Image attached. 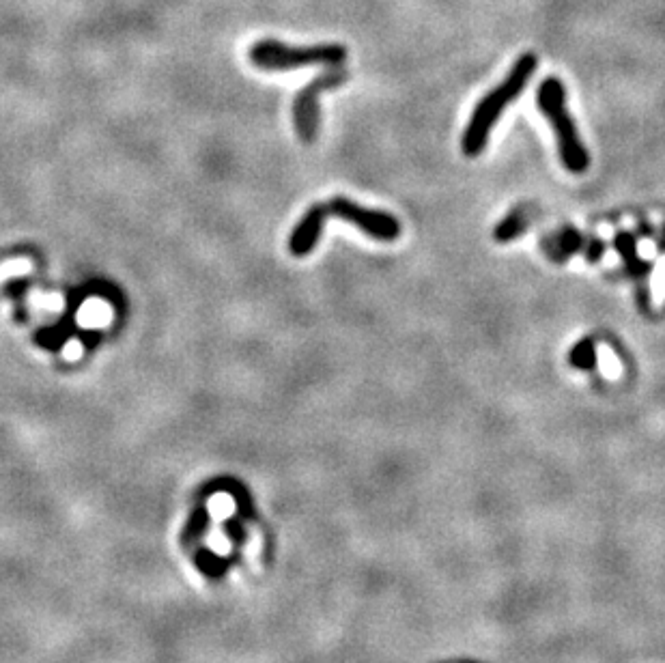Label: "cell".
<instances>
[{"label":"cell","mask_w":665,"mask_h":663,"mask_svg":"<svg viewBox=\"0 0 665 663\" xmlns=\"http://www.w3.org/2000/svg\"><path fill=\"white\" fill-rule=\"evenodd\" d=\"M347 80L345 69H334V72H328L313 80L310 84L297 93L295 102H293V117H295V130L300 134L304 143H313V138L317 134V121H319V108H317V95L338 87Z\"/></svg>","instance_id":"cell-5"},{"label":"cell","mask_w":665,"mask_h":663,"mask_svg":"<svg viewBox=\"0 0 665 663\" xmlns=\"http://www.w3.org/2000/svg\"><path fill=\"white\" fill-rule=\"evenodd\" d=\"M614 246L620 252V257L625 259V265H627V270H629L631 276L638 278V276H644L650 270V265L646 261H642L640 255H638V248H635L633 235L618 233Z\"/></svg>","instance_id":"cell-8"},{"label":"cell","mask_w":665,"mask_h":663,"mask_svg":"<svg viewBox=\"0 0 665 663\" xmlns=\"http://www.w3.org/2000/svg\"><path fill=\"white\" fill-rule=\"evenodd\" d=\"M536 67H539V59H536V54L526 52L519 56V61L513 65L511 74L506 76V80L500 84V87H495L485 100H480V104L476 106L474 115L470 119L468 130L463 134V151L465 155H478L487 147V140L491 134L493 123L502 117V112L506 110V106L511 104L513 100L523 93L526 89L528 80L534 76Z\"/></svg>","instance_id":"cell-2"},{"label":"cell","mask_w":665,"mask_h":663,"mask_svg":"<svg viewBox=\"0 0 665 663\" xmlns=\"http://www.w3.org/2000/svg\"><path fill=\"white\" fill-rule=\"evenodd\" d=\"M528 224H530V211L528 209H513L511 214H508L500 224L498 229H495V239H498L500 244L506 242H513L519 235H523L528 231Z\"/></svg>","instance_id":"cell-7"},{"label":"cell","mask_w":665,"mask_h":663,"mask_svg":"<svg viewBox=\"0 0 665 663\" xmlns=\"http://www.w3.org/2000/svg\"><path fill=\"white\" fill-rule=\"evenodd\" d=\"M330 216L351 222L353 227H358L362 233L373 239H379V242H394V239H399L401 235V224L394 216L384 214V211L364 209L349 199H343V196H336L330 203H321L308 209L306 216L297 224L289 239V250L295 257H306L308 252L315 250L321 237L323 222Z\"/></svg>","instance_id":"cell-1"},{"label":"cell","mask_w":665,"mask_h":663,"mask_svg":"<svg viewBox=\"0 0 665 663\" xmlns=\"http://www.w3.org/2000/svg\"><path fill=\"white\" fill-rule=\"evenodd\" d=\"M603 242H592V244H586V255H588V261H597L601 255H603Z\"/></svg>","instance_id":"cell-10"},{"label":"cell","mask_w":665,"mask_h":663,"mask_svg":"<svg viewBox=\"0 0 665 663\" xmlns=\"http://www.w3.org/2000/svg\"><path fill=\"white\" fill-rule=\"evenodd\" d=\"M539 108L556 132L564 168H569V171L575 175L586 173L590 166L588 151L582 145V140H579L573 119L567 112V106H564V87L558 78H547L541 84Z\"/></svg>","instance_id":"cell-3"},{"label":"cell","mask_w":665,"mask_h":663,"mask_svg":"<svg viewBox=\"0 0 665 663\" xmlns=\"http://www.w3.org/2000/svg\"><path fill=\"white\" fill-rule=\"evenodd\" d=\"M248 56L250 63L263 72H287L308 65H341L347 59V50L338 44L293 48L274 39H263L250 48Z\"/></svg>","instance_id":"cell-4"},{"label":"cell","mask_w":665,"mask_h":663,"mask_svg":"<svg viewBox=\"0 0 665 663\" xmlns=\"http://www.w3.org/2000/svg\"><path fill=\"white\" fill-rule=\"evenodd\" d=\"M571 364L575 369H586V371H590L592 366L597 364V354H594V347L590 341H582L573 347Z\"/></svg>","instance_id":"cell-9"},{"label":"cell","mask_w":665,"mask_h":663,"mask_svg":"<svg viewBox=\"0 0 665 663\" xmlns=\"http://www.w3.org/2000/svg\"><path fill=\"white\" fill-rule=\"evenodd\" d=\"M541 246L545 250V255L556 263H564L573 255H577V252L586 250V242H584L582 233L575 229H562L558 233H551L549 237L543 239Z\"/></svg>","instance_id":"cell-6"}]
</instances>
